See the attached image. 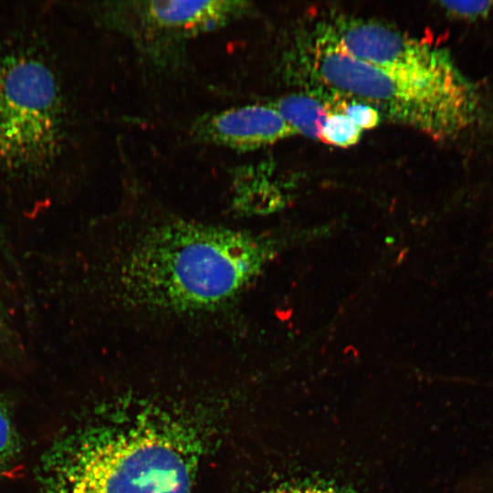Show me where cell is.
Instances as JSON below:
<instances>
[{"instance_id": "1", "label": "cell", "mask_w": 493, "mask_h": 493, "mask_svg": "<svg viewBox=\"0 0 493 493\" xmlns=\"http://www.w3.org/2000/svg\"><path fill=\"white\" fill-rule=\"evenodd\" d=\"M131 234L111 267L112 295L119 309L149 317L203 316L233 305L267 256L247 232L176 216Z\"/></svg>"}, {"instance_id": "2", "label": "cell", "mask_w": 493, "mask_h": 493, "mask_svg": "<svg viewBox=\"0 0 493 493\" xmlns=\"http://www.w3.org/2000/svg\"><path fill=\"white\" fill-rule=\"evenodd\" d=\"M200 445L172 416L93 420L58 435L37 467L40 493H192Z\"/></svg>"}, {"instance_id": "3", "label": "cell", "mask_w": 493, "mask_h": 493, "mask_svg": "<svg viewBox=\"0 0 493 493\" xmlns=\"http://www.w3.org/2000/svg\"><path fill=\"white\" fill-rule=\"evenodd\" d=\"M298 57L320 87L434 138L454 135L476 117V89L456 67L425 78L395 73L346 52L320 25L302 41Z\"/></svg>"}, {"instance_id": "4", "label": "cell", "mask_w": 493, "mask_h": 493, "mask_svg": "<svg viewBox=\"0 0 493 493\" xmlns=\"http://www.w3.org/2000/svg\"><path fill=\"white\" fill-rule=\"evenodd\" d=\"M63 129L61 91L50 67L29 54L0 58V163L23 172L47 167Z\"/></svg>"}, {"instance_id": "5", "label": "cell", "mask_w": 493, "mask_h": 493, "mask_svg": "<svg viewBox=\"0 0 493 493\" xmlns=\"http://www.w3.org/2000/svg\"><path fill=\"white\" fill-rule=\"evenodd\" d=\"M240 1H131L104 7L106 23L145 47L183 41L215 29L246 13Z\"/></svg>"}, {"instance_id": "6", "label": "cell", "mask_w": 493, "mask_h": 493, "mask_svg": "<svg viewBox=\"0 0 493 493\" xmlns=\"http://www.w3.org/2000/svg\"><path fill=\"white\" fill-rule=\"evenodd\" d=\"M319 25L346 52L395 73L425 78L456 67L446 50L375 20L339 16Z\"/></svg>"}, {"instance_id": "7", "label": "cell", "mask_w": 493, "mask_h": 493, "mask_svg": "<svg viewBox=\"0 0 493 493\" xmlns=\"http://www.w3.org/2000/svg\"><path fill=\"white\" fill-rule=\"evenodd\" d=\"M196 124L202 138L236 150L271 145L295 133L272 105L226 110L205 117Z\"/></svg>"}, {"instance_id": "8", "label": "cell", "mask_w": 493, "mask_h": 493, "mask_svg": "<svg viewBox=\"0 0 493 493\" xmlns=\"http://www.w3.org/2000/svg\"><path fill=\"white\" fill-rule=\"evenodd\" d=\"M286 122L300 134L320 139L323 124L329 115L326 104L314 95L290 94L271 104Z\"/></svg>"}, {"instance_id": "9", "label": "cell", "mask_w": 493, "mask_h": 493, "mask_svg": "<svg viewBox=\"0 0 493 493\" xmlns=\"http://www.w3.org/2000/svg\"><path fill=\"white\" fill-rule=\"evenodd\" d=\"M21 440L4 396L0 393V478L15 464Z\"/></svg>"}, {"instance_id": "10", "label": "cell", "mask_w": 493, "mask_h": 493, "mask_svg": "<svg viewBox=\"0 0 493 493\" xmlns=\"http://www.w3.org/2000/svg\"><path fill=\"white\" fill-rule=\"evenodd\" d=\"M362 130L345 115L339 112H329L323 124L320 139L330 145L349 147L356 144Z\"/></svg>"}, {"instance_id": "11", "label": "cell", "mask_w": 493, "mask_h": 493, "mask_svg": "<svg viewBox=\"0 0 493 493\" xmlns=\"http://www.w3.org/2000/svg\"><path fill=\"white\" fill-rule=\"evenodd\" d=\"M343 102L340 110L333 112L345 115L361 130L372 129L379 124L381 114L373 107L353 100Z\"/></svg>"}, {"instance_id": "12", "label": "cell", "mask_w": 493, "mask_h": 493, "mask_svg": "<svg viewBox=\"0 0 493 493\" xmlns=\"http://www.w3.org/2000/svg\"><path fill=\"white\" fill-rule=\"evenodd\" d=\"M491 2H442V5L451 13L465 17H477L488 14Z\"/></svg>"}, {"instance_id": "13", "label": "cell", "mask_w": 493, "mask_h": 493, "mask_svg": "<svg viewBox=\"0 0 493 493\" xmlns=\"http://www.w3.org/2000/svg\"><path fill=\"white\" fill-rule=\"evenodd\" d=\"M9 325L7 320V312L0 293V343H4L8 336Z\"/></svg>"}, {"instance_id": "14", "label": "cell", "mask_w": 493, "mask_h": 493, "mask_svg": "<svg viewBox=\"0 0 493 493\" xmlns=\"http://www.w3.org/2000/svg\"><path fill=\"white\" fill-rule=\"evenodd\" d=\"M265 493H328L314 488H286L270 490Z\"/></svg>"}, {"instance_id": "15", "label": "cell", "mask_w": 493, "mask_h": 493, "mask_svg": "<svg viewBox=\"0 0 493 493\" xmlns=\"http://www.w3.org/2000/svg\"><path fill=\"white\" fill-rule=\"evenodd\" d=\"M493 475V474H492ZM485 481L488 482L486 486H483L484 488L481 490L480 493H493V476H488L487 478H485Z\"/></svg>"}]
</instances>
